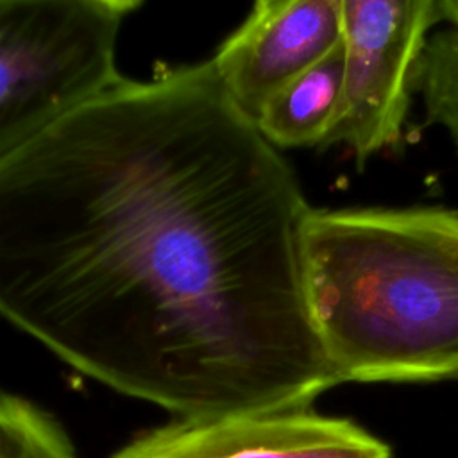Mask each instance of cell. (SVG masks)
<instances>
[{"label": "cell", "mask_w": 458, "mask_h": 458, "mask_svg": "<svg viewBox=\"0 0 458 458\" xmlns=\"http://www.w3.org/2000/svg\"><path fill=\"white\" fill-rule=\"evenodd\" d=\"M311 206L211 63L122 79L0 159V317L177 419L310 408Z\"/></svg>", "instance_id": "cell-1"}, {"label": "cell", "mask_w": 458, "mask_h": 458, "mask_svg": "<svg viewBox=\"0 0 458 458\" xmlns=\"http://www.w3.org/2000/svg\"><path fill=\"white\" fill-rule=\"evenodd\" d=\"M299 254L342 383L458 379V209L310 208Z\"/></svg>", "instance_id": "cell-2"}, {"label": "cell", "mask_w": 458, "mask_h": 458, "mask_svg": "<svg viewBox=\"0 0 458 458\" xmlns=\"http://www.w3.org/2000/svg\"><path fill=\"white\" fill-rule=\"evenodd\" d=\"M134 0H0V159L118 84Z\"/></svg>", "instance_id": "cell-3"}, {"label": "cell", "mask_w": 458, "mask_h": 458, "mask_svg": "<svg viewBox=\"0 0 458 458\" xmlns=\"http://www.w3.org/2000/svg\"><path fill=\"white\" fill-rule=\"evenodd\" d=\"M440 23L444 0H342V95L322 147L345 145L360 166L401 148L415 66Z\"/></svg>", "instance_id": "cell-4"}, {"label": "cell", "mask_w": 458, "mask_h": 458, "mask_svg": "<svg viewBox=\"0 0 458 458\" xmlns=\"http://www.w3.org/2000/svg\"><path fill=\"white\" fill-rule=\"evenodd\" d=\"M111 458H392V451L351 419L304 408L175 419L136 435Z\"/></svg>", "instance_id": "cell-5"}, {"label": "cell", "mask_w": 458, "mask_h": 458, "mask_svg": "<svg viewBox=\"0 0 458 458\" xmlns=\"http://www.w3.org/2000/svg\"><path fill=\"white\" fill-rule=\"evenodd\" d=\"M342 43V0H259L209 61L252 122L267 102Z\"/></svg>", "instance_id": "cell-6"}, {"label": "cell", "mask_w": 458, "mask_h": 458, "mask_svg": "<svg viewBox=\"0 0 458 458\" xmlns=\"http://www.w3.org/2000/svg\"><path fill=\"white\" fill-rule=\"evenodd\" d=\"M344 79V45L277 91L256 118L276 148L322 145L336 116Z\"/></svg>", "instance_id": "cell-7"}, {"label": "cell", "mask_w": 458, "mask_h": 458, "mask_svg": "<svg viewBox=\"0 0 458 458\" xmlns=\"http://www.w3.org/2000/svg\"><path fill=\"white\" fill-rule=\"evenodd\" d=\"M413 91L426 122L444 127L458 152V29L431 32L415 66Z\"/></svg>", "instance_id": "cell-8"}, {"label": "cell", "mask_w": 458, "mask_h": 458, "mask_svg": "<svg viewBox=\"0 0 458 458\" xmlns=\"http://www.w3.org/2000/svg\"><path fill=\"white\" fill-rule=\"evenodd\" d=\"M0 458H79L61 422L25 397L0 390Z\"/></svg>", "instance_id": "cell-9"}]
</instances>
